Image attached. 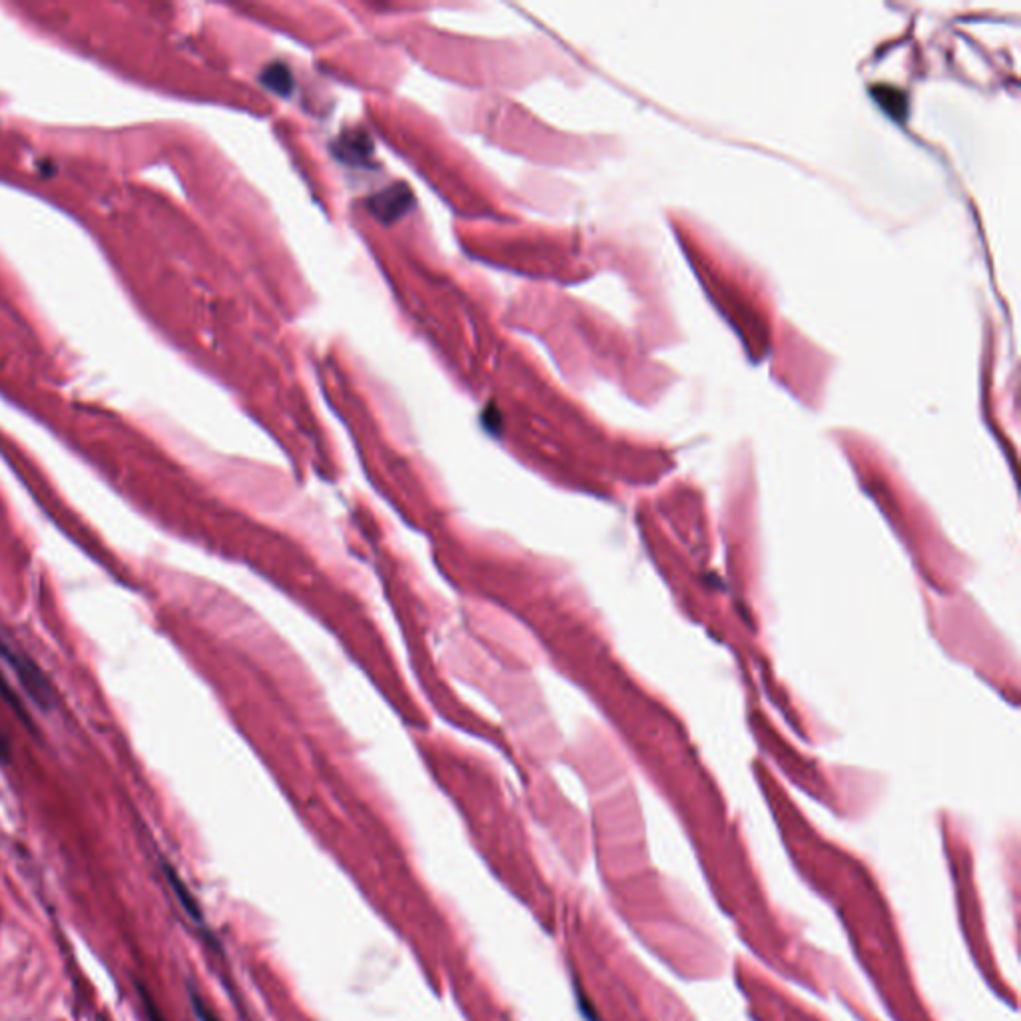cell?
<instances>
[{"label":"cell","instance_id":"cell-1","mask_svg":"<svg viewBox=\"0 0 1021 1021\" xmlns=\"http://www.w3.org/2000/svg\"><path fill=\"white\" fill-rule=\"evenodd\" d=\"M0 655H3L8 660V665H11L14 671L19 673L20 682L24 684V689L30 692V697H35L37 702L45 705L46 697H48L46 684H45L43 676L35 671V666H30L27 660L20 658L19 655H14V652L8 649V644L3 641V637H0Z\"/></svg>","mask_w":1021,"mask_h":1021},{"label":"cell","instance_id":"cell-2","mask_svg":"<svg viewBox=\"0 0 1021 1021\" xmlns=\"http://www.w3.org/2000/svg\"><path fill=\"white\" fill-rule=\"evenodd\" d=\"M166 874H168V880H170V884H172L174 892L178 894V898H180V902H182L184 910H186L192 918L198 919V922H200V919H202V914H200V910H198V903H196V900L192 898V895H190V892H188L186 886H184V884L178 880V876H176V874L172 872V870L166 868Z\"/></svg>","mask_w":1021,"mask_h":1021},{"label":"cell","instance_id":"cell-3","mask_svg":"<svg viewBox=\"0 0 1021 1021\" xmlns=\"http://www.w3.org/2000/svg\"><path fill=\"white\" fill-rule=\"evenodd\" d=\"M190 998H192V1006H194V1011H196V1016L200 1021H217V1017L212 1014L210 1009H208L206 1003L200 1000L194 992L190 993Z\"/></svg>","mask_w":1021,"mask_h":1021},{"label":"cell","instance_id":"cell-4","mask_svg":"<svg viewBox=\"0 0 1021 1021\" xmlns=\"http://www.w3.org/2000/svg\"><path fill=\"white\" fill-rule=\"evenodd\" d=\"M140 993H142V1000H144V1006H146V1011H148V1017L152 1019V1021H164V1017H162L160 1014H158V1009L154 1008V1001L148 998V993H146V992H142V990H140Z\"/></svg>","mask_w":1021,"mask_h":1021},{"label":"cell","instance_id":"cell-5","mask_svg":"<svg viewBox=\"0 0 1021 1021\" xmlns=\"http://www.w3.org/2000/svg\"><path fill=\"white\" fill-rule=\"evenodd\" d=\"M0 692H3V697H4V698H6V700H8V702H11V705H12V707H14V708H19V713H20V716H22V718H24V715H22V707H20V702H19V700H16V698H14V697H12V692H11V689H8V686H6V682H4V681H3V679H0Z\"/></svg>","mask_w":1021,"mask_h":1021}]
</instances>
